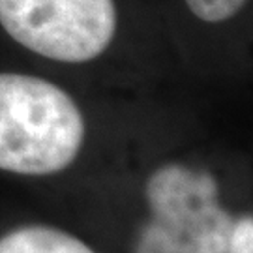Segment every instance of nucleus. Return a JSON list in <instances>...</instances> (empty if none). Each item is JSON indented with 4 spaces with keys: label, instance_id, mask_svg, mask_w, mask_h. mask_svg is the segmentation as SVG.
<instances>
[{
    "label": "nucleus",
    "instance_id": "1",
    "mask_svg": "<svg viewBox=\"0 0 253 253\" xmlns=\"http://www.w3.org/2000/svg\"><path fill=\"white\" fill-rule=\"evenodd\" d=\"M84 143L77 103L54 83L0 73V169L49 176L70 167Z\"/></svg>",
    "mask_w": 253,
    "mask_h": 253
},
{
    "label": "nucleus",
    "instance_id": "2",
    "mask_svg": "<svg viewBox=\"0 0 253 253\" xmlns=\"http://www.w3.org/2000/svg\"><path fill=\"white\" fill-rule=\"evenodd\" d=\"M145 195L150 219L133 253H227L235 219L221 207L210 172L165 163L146 180Z\"/></svg>",
    "mask_w": 253,
    "mask_h": 253
},
{
    "label": "nucleus",
    "instance_id": "3",
    "mask_svg": "<svg viewBox=\"0 0 253 253\" xmlns=\"http://www.w3.org/2000/svg\"><path fill=\"white\" fill-rule=\"evenodd\" d=\"M0 25L19 45L49 60L81 64L113 42V0H0Z\"/></svg>",
    "mask_w": 253,
    "mask_h": 253
},
{
    "label": "nucleus",
    "instance_id": "4",
    "mask_svg": "<svg viewBox=\"0 0 253 253\" xmlns=\"http://www.w3.org/2000/svg\"><path fill=\"white\" fill-rule=\"evenodd\" d=\"M0 253H96L88 244L62 229L25 225L0 236Z\"/></svg>",
    "mask_w": 253,
    "mask_h": 253
},
{
    "label": "nucleus",
    "instance_id": "5",
    "mask_svg": "<svg viewBox=\"0 0 253 253\" xmlns=\"http://www.w3.org/2000/svg\"><path fill=\"white\" fill-rule=\"evenodd\" d=\"M248 0H186V6L205 23H223L235 17Z\"/></svg>",
    "mask_w": 253,
    "mask_h": 253
},
{
    "label": "nucleus",
    "instance_id": "6",
    "mask_svg": "<svg viewBox=\"0 0 253 253\" xmlns=\"http://www.w3.org/2000/svg\"><path fill=\"white\" fill-rule=\"evenodd\" d=\"M227 253H253V217L242 216L233 221Z\"/></svg>",
    "mask_w": 253,
    "mask_h": 253
}]
</instances>
